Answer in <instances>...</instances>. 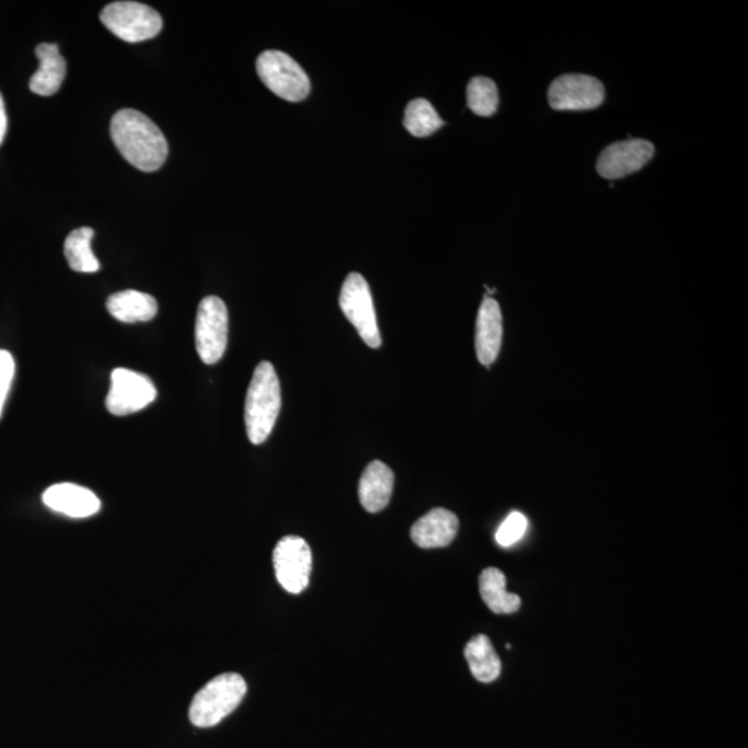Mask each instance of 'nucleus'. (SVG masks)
<instances>
[{
  "label": "nucleus",
  "instance_id": "1",
  "mask_svg": "<svg viewBox=\"0 0 748 748\" xmlns=\"http://www.w3.org/2000/svg\"><path fill=\"white\" fill-rule=\"evenodd\" d=\"M112 138L124 159L143 172L160 170L169 157L161 129L138 110H119L112 119Z\"/></svg>",
  "mask_w": 748,
  "mask_h": 748
},
{
  "label": "nucleus",
  "instance_id": "2",
  "mask_svg": "<svg viewBox=\"0 0 748 748\" xmlns=\"http://www.w3.org/2000/svg\"><path fill=\"white\" fill-rule=\"evenodd\" d=\"M281 407L280 381L274 365L256 366L245 396L244 422L251 444L261 446L269 438Z\"/></svg>",
  "mask_w": 748,
  "mask_h": 748
},
{
  "label": "nucleus",
  "instance_id": "3",
  "mask_svg": "<svg viewBox=\"0 0 748 748\" xmlns=\"http://www.w3.org/2000/svg\"><path fill=\"white\" fill-rule=\"evenodd\" d=\"M248 693L242 675L222 674L214 678L193 699L189 718L197 728H212L232 714Z\"/></svg>",
  "mask_w": 748,
  "mask_h": 748
},
{
  "label": "nucleus",
  "instance_id": "4",
  "mask_svg": "<svg viewBox=\"0 0 748 748\" xmlns=\"http://www.w3.org/2000/svg\"><path fill=\"white\" fill-rule=\"evenodd\" d=\"M256 72L264 85L287 102H302L311 92V81L289 55L266 50L256 60Z\"/></svg>",
  "mask_w": 748,
  "mask_h": 748
},
{
  "label": "nucleus",
  "instance_id": "5",
  "mask_svg": "<svg viewBox=\"0 0 748 748\" xmlns=\"http://www.w3.org/2000/svg\"><path fill=\"white\" fill-rule=\"evenodd\" d=\"M101 20L104 27L129 44L154 38L162 30L160 13L139 2L110 3L102 10Z\"/></svg>",
  "mask_w": 748,
  "mask_h": 748
},
{
  "label": "nucleus",
  "instance_id": "6",
  "mask_svg": "<svg viewBox=\"0 0 748 748\" xmlns=\"http://www.w3.org/2000/svg\"><path fill=\"white\" fill-rule=\"evenodd\" d=\"M229 315L221 298L208 296L198 306L196 318V348L206 365L222 359L228 347Z\"/></svg>",
  "mask_w": 748,
  "mask_h": 748
},
{
  "label": "nucleus",
  "instance_id": "7",
  "mask_svg": "<svg viewBox=\"0 0 748 748\" xmlns=\"http://www.w3.org/2000/svg\"><path fill=\"white\" fill-rule=\"evenodd\" d=\"M340 308L354 324L360 338L370 348H380L381 334L378 326V318L371 297L370 287L365 277L353 272L345 279L342 292H340Z\"/></svg>",
  "mask_w": 748,
  "mask_h": 748
},
{
  "label": "nucleus",
  "instance_id": "8",
  "mask_svg": "<svg viewBox=\"0 0 748 748\" xmlns=\"http://www.w3.org/2000/svg\"><path fill=\"white\" fill-rule=\"evenodd\" d=\"M276 578L287 592L301 594L310 585L312 572L311 548L300 537L281 538L274 551Z\"/></svg>",
  "mask_w": 748,
  "mask_h": 748
},
{
  "label": "nucleus",
  "instance_id": "9",
  "mask_svg": "<svg viewBox=\"0 0 748 748\" xmlns=\"http://www.w3.org/2000/svg\"><path fill=\"white\" fill-rule=\"evenodd\" d=\"M156 396V387L148 376L118 368L112 373L106 406L114 416H127L145 410Z\"/></svg>",
  "mask_w": 748,
  "mask_h": 748
},
{
  "label": "nucleus",
  "instance_id": "10",
  "mask_svg": "<svg viewBox=\"0 0 748 748\" xmlns=\"http://www.w3.org/2000/svg\"><path fill=\"white\" fill-rule=\"evenodd\" d=\"M603 101V83L589 76H562L549 88V104L559 112L592 110L599 107Z\"/></svg>",
  "mask_w": 748,
  "mask_h": 748
},
{
  "label": "nucleus",
  "instance_id": "11",
  "mask_svg": "<svg viewBox=\"0 0 748 748\" xmlns=\"http://www.w3.org/2000/svg\"><path fill=\"white\" fill-rule=\"evenodd\" d=\"M654 151L647 140H622L601 151L596 169L606 180H620L642 170L653 159Z\"/></svg>",
  "mask_w": 748,
  "mask_h": 748
},
{
  "label": "nucleus",
  "instance_id": "12",
  "mask_svg": "<svg viewBox=\"0 0 748 748\" xmlns=\"http://www.w3.org/2000/svg\"><path fill=\"white\" fill-rule=\"evenodd\" d=\"M42 500L49 509L72 519H87L101 510V500L91 490L70 483L51 485Z\"/></svg>",
  "mask_w": 748,
  "mask_h": 748
},
{
  "label": "nucleus",
  "instance_id": "13",
  "mask_svg": "<svg viewBox=\"0 0 748 748\" xmlns=\"http://www.w3.org/2000/svg\"><path fill=\"white\" fill-rule=\"evenodd\" d=\"M504 323L499 303L493 298L485 297L481 303L477 324H475V353L481 365L490 368L498 358Z\"/></svg>",
  "mask_w": 748,
  "mask_h": 748
},
{
  "label": "nucleus",
  "instance_id": "14",
  "mask_svg": "<svg viewBox=\"0 0 748 748\" xmlns=\"http://www.w3.org/2000/svg\"><path fill=\"white\" fill-rule=\"evenodd\" d=\"M459 530L454 513L437 507L421 517L411 530L412 541L418 548L434 549L451 545Z\"/></svg>",
  "mask_w": 748,
  "mask_h": 748
},
{
  "label": "nucleus",
  "instance_id": "15",
  "mask_svg": "<svg viewBox=\"0 0 748 748\" xmlns=\"http://www.w3.org/2000/svg\"><path fill=\"white\" fill-rule=\"evenodd\" d=\"M394 473L380 460H373L359 480V500L365 510L379 513L390 504L394 491Z\"/></svg>",
  "mask_w": 748,
  "mask_h": 748
},
{
  "label": "nucleus",
  "instance_id": "16",
  "mask_svg": "<svg viewBox=\"0 0 748 748\" xmlns=\"http://www.w3.org/2000/svg\"><path fill=\"white\" fill-rule=\"evenodd\" d=\"M38 71L30 80V89L39 96H54L65 81L67 62L56 44H41L35 49Z\"/></svg>",
  "mask_w": 748,
  "mask_h": 748
},
{
  "label": "nucleus",
  "instance_id": "17",
  "mask_svg": "<svg viewBox=\"0 0 748 748\" xmlns=\"http://www.w3.org/2000/svg\"><path fill=\"white\" fill-rule=\"evenodd\" d=\"M106 307L110 315L124 323L149 322L159 311L153 296L136 290L115 292L108 297Z\"/></svg>",
  "mask_w": 748,
  "mask_h": 748
},
{
  "label": "nucleus",
  "instance_id": "18",
  "mask_svg": "<svg viewBox=\"0 0 748 748\" xmlns=\"http://www.w3.org/2000/svg\"><path fill=\"white\" fill-rule=\"evenodd\" d=\"M464 657L469 663L470 671H472L473 677L477 681L491 683L499 678L502 671L500 658L488 636L477 635L472 637L464 647Z\"/></svg>",
  "mask_w": 748,
  "mask_h": 748
},
{
  "label": "nucleus",
  "instance_id": "19",
  "mask_svg": "<svg viewBox=\"0 0 748 748\" xmlns=\"http://www.w3.org/2000/svg\"><path fill=\"white\" fill-rule=\"evenodd\" d=\"M480 594L484 603L496 614H511L520 609V596L507 592L505 574L498 568L490 567L481 573Z\"/></svg>",
  "mask_w": 748,
  "mask_h": 748
},
{
  "label": "nucleus",
  "instance_id": "20",
  "mask_svg": "<svg viewBox=\"0 0 748 748\" xmlns=\"http://www.w3.org/2000/svg\"><path fill=\"white\" fill-rule=\"evenodd\" d=\"M95 230L83 227L72 230L65 243V255L70 268L81 274H95L101 269V263L93 254L91 243Z\"/></svg>",
  "mask_w": 748,
  "mask_h": 748
},
{
  "label": "nucleus",
  "instance_id": "21",
  "mask_svg": "<svg viewBox=\"0 0 748 748\" xmlns=\"http://www.w3.org/2000/svg\"><path fill=\"white\" fill-rule=\"evenodd\" d=\"M444 124L446 123L439 117L436 108L426 99H415L407 104L404 125L407 133L416 136V138H427L444 127Z\"/></svg>",
  "mask_w": 748,
  "mask_h": 748
},
{
  "label": "nucleus",
  "instance_id": "22",
  "mask_svg": "<svg viewBox=\"0 0 748 748\" xmlns=\"http://www.w3.org/2000/svg\"><path fill=\"white\" fill-rule=\"evenodd\" d=\"M499 95L495 82L485 77H475L469 82L468 106L480 117H491L498 110Z\"/></svg>",
  "mask_w": 748,
  "mask_h": 748
},
{
  "label": "nucleus",
  "instance_id": "23",
  "mask_svg": "<svg viewBox=\"0 0 748 748\" xmlns=\"http://www.w3.org/2000/svg\"><path fill=\"white\" fill-rule=\"evenodd\" d=\"M527 527V517L520 511H513L496 531L495 540L502 548L515 545L525 537Z\"/></svg>",
  "mask_w": 748,
  "mask_h": 748
},
{
  "label": "nucleus",
  "instance_id": "24",
  "mask_svg": "<svg viewBox=\"0 0 748 748\" xmlns=\"http://www.w3.org/2000/svg\"><path fill=\"white\" fill-rule=\"evenodd\" d=\"M14 375L15 363L13 355L9 350L0 349V416H2L4 404H7Z\"/></svg>",
  "mask_w": 748,
  "mask_h": 748
},
{
  "label": "nucleus",
  "instance_id": "25",
  "mask_svg": "<svg viewBox=\"0 0 748 748\" xmlns=\"http://www.w3.org/2000/svg\"><path fill=\"white\" fill-rule=\"evenodd\" d=\"M8 134V115L7 108H4V102L2 95H0V146H2L4 138Z\"/></svg>",
  "mask_w": 748,
  "mask_h": 748
}]
</instances>
